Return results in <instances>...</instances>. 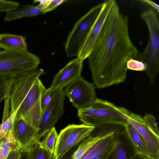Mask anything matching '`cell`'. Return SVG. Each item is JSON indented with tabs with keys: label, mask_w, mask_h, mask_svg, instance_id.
Here are the masks:
<instances>
[{
	"label": "cell",
	"mask_w": 159,
	"mask_h": 159,
	"mask_svg": "<svg viewBox=\"0 0 159 159\" xmlns=\"http://www.w3.org/2000/svg\"><path fill=\"white\" fill-rule=\"evenodd\" d=\"M139 52L130 37L128 17L115 1L88 57L93 84L102 89L124 82L127 61Z\"/></svg>",
	"instance_id": "cell-1"
},
{
	"label": "cell",
	"mask_w": 159,
	"mask_h": 159,
	"mask_svg": "<svg viewBox=\"0 0 159 159\" xmlns=\"http://www.w3.org/2000/svg\"><path fill=\"white\" fill-rule=\"evenodd\" d=\"M42 68L14 75L9 95L10 114L18 109L15 119L22 118L37 129L41 114L40 98L46 89L39 77Z\"/></svg>",
	"instance_id": "cell-2"
},
{
	"label": "cell",
	"mask_w": 159,
	"mask_h": 159,
	"mask_svg": "<svg viewBox=\"0 0 159 159\" xmlns=\"http://www.w3.org/2000/svg\"><path fill=\"white\" fill-rule=\"evenodd\" d=\"M129 112L124 107L96 98L90 106L78 110V116L83 124L95 127L111 124L124 125L128 123L125 116Z\"/></svg>",
	"instance_id": "cell-3"
},
{
	"label": "cell",
	"mask_w": 159,
	"mask_h": 159,
	"mask_svg": "<svg viewBox=\"0 0 159 159\" xmlns=\"http://www.w3.org/2000/svg\"><path fill=\"white\" fill-rule=\"evenodd\" d=\"M141 17L145 23L149 32L148 43L143 52H139L136 59L145 63V71L153 84L159 71V22L157 12L152 8L143 12Z\"/></svg>",
	"instance_id": "cell-4"
},
{
	"label": "cell",
	"mask_w": 159,
	"mask_h": 159,
	"mask_svg": "<svg viewBox=\"0 0 159 159\" xmlns=\"http://www.w3.org/2000/svg\"><path fill=\"white\" fill-rule=\"evenodd\" d=\"M102 3L91 8L75 23L65 44V50L69 57H77L93 25L102 8Z\"/></svg>",
	"instance_id": "cell-5"
},
{
	"label": "cell",
	"mask_w": 159,
	"mask_h": 159,
	"mask_svg": "<svg viewBox=\"0 0 159 159\" xmlns=\"http://www.w3.org/2000/svg\"><path fill=\"white\" fill-rule=\"evenodd\" d=\"M40 60L28 51L0 50V74L15 75L37 69Z\"/></svg>",
	"instance_id": "cell-6"
},
{
	"label": "cell",
	"mask_w": 159,
	"mask_h": 159,
	"mask_svg": "<svg viewBox=\"0 0 159 159\" xmlns=\"http://www.w3.org/2000/svg\"><path fill=\"white\" fill-rule=\"evenodd\" d=\"M125 120L142 137L153 158L159 159V132L154 116L147 114L142 117L130 111L125 116Z\"/></svg>",
	"instance_id": "cell-7"
},
{
	"label": "cell",
	"mask_w": 159,
	"mask_h": 159,
	"mask_svg": "<svg viewBox=\"0 0 159 159\" xmlns=\"http://www.w3.org/2000/svg\"><path fill=\"white\" fill-rule=\"evenodd\" d=\"M95 127L84 124H70L58 134L52 159H61L72 148L89 136Z\"/></svg>",
	"instance_id": "cell-8"
},
{
	"label": "cell",
	"mask_w": 159,
	"mask_h": 159,
	"mask_svg": "<svg viewBox=\"0 0 159 159\" xmlns=\"http://www.w3.org/2000/svg\"><path fill=\"white\" fill-rule=\"evenodd\" d=\"M65 96L63 89L53 92L51 102L41 114L37 128V141H40L62 116Z\"/></svg>",
	"instance_id": "cell-9"
},
{
	"label": "cell",
	"mask_w": 159,
	"mask_h": 159,
	"mask_svg": "<svg viewBox=\"0 0 159 159\" xmlns=\"http://www.w3.org/2000/svg\"><path fill=\"white\" fill-rule=\"evenodd\" d=\"M64 90L66 96L78 110L90 106L96 98L94 84L81 76L67 85Z\"/></svg>",
	"instance_id": "cell-10"
},
{
	"label": "cell",
	"mask_w": 159,
	"mask_h": 159,
	"mask_svg": "<svg viewBox=\"0 0 159 159\" xmlns=\"http://www.w3.org/2000/svg\"><path fill=\"white\" fill-rule=\"evenodd\" d=\"M116 1L108 0L102 3L101 11L93 25L79 52L78 58L84 61L91 53L110 11Z\"/></svg>",
	"instance_id": "cell-11"
},
{
	"label": "cell",
	"mask_w": 159,
	"mask_h": 159,
	"mask_svg": "<svg viewBox=\"0 0 159 159\" xmlns=\"http://www.w3.org/2000/svg\"><path fill=\"white\" fill-rule=\"evenodd\" d=\"M83 61L76 57L70 61L55 75L49 89L53 92L63 89L81 76Z\"/></svg>",
	"instance_id": "cell-12"
},
{
	"label": "cell",
	"mask_w": 159,
	"mask_h": 159,
	"mask_svg": "<svg viewBox=\"0 0 159 159\" xmlns=\"http://www.w3.org/2000/svg\"><path fill=\"white\" fill-rule=\"evenodd\" d=\"M11 130L21 148H27L32 143L38 142L37 129L22 118L15 120Z\"/></svg>",
	"instance_id": "cell-13"
},
{
	"label": "cell",
	"mask_w": 159,
	"mask_h": 159,
	"mask_svg": "<svg viewBox=\"0 0 159 159\" xmlns=\"http://www.w3.org/2000/svg\"><path fill=\"white\" fill-rule=\"evenodd\" d=\"M119 132H113L103 138L89 159H107L116 147Z\"/></svg>",
	"instance_id": "cell-14"
},
{
	"label": "cell",
	"mask_w": 159,
	"mask_h": 159,
	"mask_svg": "<svg viewBox=\"0 0 159 159\" xmlns=\"http://www.w3.org/2000/svg\"><path fill=\"white\" fill-rule=\"evenodd\" d=\"M0 48L3 50L16 51H28L25 38L22 35L0 34Z\"/></svg>",
	"instance_id": "cell-15"
},
{
	"label": "cell",
	"mask_w": 159,
	"mask_h": 159,
	"mask_svg": "<svg viewBox=\"0 0 159 159\" xmlns=\"http://www.w3.org/2000/svg\"><path fill=\"white\" fill-rule=\"evenodd\" d=\"M124 126L127 137L134 147V152L154 158L146 143L135 129L128 123Z\"/></svg>",
	"instance_id": "cell-16"
},
{
	"label": "cell",
	"mask_w": 159,
	"mask_h": 159,
	"mask_svg": "<svg viewBox=\"0 0 159 159\" xmlns=\"http://www.w3.org/2000/svg\"><path fill=\"white\" fill-rule=\"evenodd\" d=\"M44 9L37 6L25 5L19 9L7 12L3 20L8 22L23 17L37 16L43 14Z\"/></svg>",
	"instance_id": "cell-17"
},
{
	"label": "cell",
	"mask_w": 159,
	"mask_h": 159,
	"mask_svg": "<svg viewBox=\"0 0 159 159\" xmlns=\"http://www.w3.org/2000/svg\"><path fill=\"white\" fill-rule=\"evenodd\" d=\"M58 136V134L55 128L53 127L44 136L43 139L38 143V145L47 150L53 156Z\"/></svg>",
	"instance_id": "cell-18"
},
{
	"label": "cell",
	"mask_w": 159,
	"mask_h": 159,
	"mask_svg": "<svg viewBox=\"0 0 159 159\" xmlns=\"http://www.w3.org/2000/svg\"><path fill=\"white\" fill-rule=\"evenodd\" d=\"M124 131L118 132L116 147L107 159H128L129 157L125 143L121 139Z\"/></svg>",
	"instance_id": "cell-19"
},
{
	"label": "cell",
	"mask_w": 159,
	"mask_h": 159,
	"mask_svg": "<svg viewBox=\"0 0 159 159\" xmlns=\"http://www.w3.org/2000/svg\"><path fill=\"white\" fill-rule=\"evenodd\" d=\"M14 75L0 74V103L3 99L9 97Z\"/></svg>",
	"instance_id": "cell-20"
},
{
	"label": "cell",
	"mask_w": 159,
	"mask_h": 159,
	"mask_svg": "<svg viewBox=\"0 0 159 159\" xmlns=\"http://www.w3.org/2000/svg\"><path fill=\"white\" fill-rule=\"evenodd\" d=\"M38 142H34L27 148L30 151L35 159H52L53 156L47 150L39 147L38 145Z\"/></svg>",
	"instance_id": "cell-21"
},
{
	"label": "cell",
	"mask_w": 159,
	"mask_h": 159,
	"mask_svg": "<svg viewBox=\"0 0 159 159\" xmlns=\"http://www.w3.org/2000/svg\"><path fill=\"white\" fill-rule=\"evenodd\" d=\"M18 109L10 114L8 116L2 121L0 124V133L4 135L8 133L11 130L15 120Z\"/></svg>",
	"instance_id": "cell-22"
},
{
	"label": "cell",
	"mask_w": 159,
	"mask_h": 159,
	"mask_svg": "<svg viewBox=\"0 0 159 159\" xmlns=\"http://www.w3.org/2000/svg\"><path fill=\"white\" fill-rule=\"evenodd\" d=\"M127 70L137 71H145L147 66L143 62L131 58L128 60L126 64Z\"/></svg>",
	"instance_id": "cell-23"
},
{
	"label": "cell",
	"mask_w": 159,
	"mask_h": 159,
	"mask_svg": "<svg viewBox=\"0 0 159 159\" xmlns=\"http://www.w3.org/2000/svg\"><path fill=\"white\" fill-rule=\"evenodd\" d=\"M53 92L49 88L46 89L42 93L40 100L41 113L51 102Z\"/></svg>",
	"instance_id": "cell-24"
},
{
	"label": "cell",
	"mask_w": 159,
	"mask_h": 159,
	"mask_svg": "<svg viewBox=\"0 0 159 159\" xmlns=\"http://www.w3.org/2000/svg\"><path fill=\"white\" fill-rule=\"evenodd\" d=\"M19 5V2L15 1L0 0V12H7L16 10Z\"/></svg>",
	"instance_id": "cell-25"
},
{
	"label": "cell",
	"mask_w": 159,
	"mask_h": 159,
	"mask_svg": "<svg viewBox=\"0 0 159 159\" xmlns=\"http://www.w3.org/2000/svg\"><path fill=\"white\" fill-rule=\"evenodd\" d=\"M65 1L64 0H51L48 6L44 9L43 14L54 10Z\"/></svg>",
	"instance_id": "cell-26"
},
{
	"label": "cell",
	"mask_w": 159,
	"mask_h": 159,
	"mask_svg": "<svg viewBox=\"0 0 159 159\" xmlns=\"http://www.w3.org/2000/svg\"><path fill=\"white\" fill-rule=\"evenodd\" d=\"M20 153L19 159H35L30 151L27 148H21Z\"/></svg>",
	"instance_id": "cell-27"
},
{
	"label": "cell",
	"mask_w": 159,
	"mask_h": 159,
	"mask_svg": "<svg viewBox=\"0 0 159 159\" xmlns=\"http://www.w3.org/2000/svg\"><path fill=\"white\" fill-rule=\"evenodd\" d=\"M103 138L99 140L94 145H93L91 148H90V149H89L83 155V156L81 157L80 159H89L92 152L95 149V148L97 147L98 145L101 142V141Z\"/></svg>",
	"instance_id": "cell-28"
},
{
	"label": "cell",
	"mask_w": 159,
	"mask_h": 159,
	"mask_svg": "<svg viewBox=\"0 0 159 159\" xmlns=\"http://www.w3.org/2000/svg\"><path fill=\"white\" fill-rule=\"evenodd\" d=\"M137 1L148 5L152 8L158 13L159 11V5L155 2L150 0H139Z\"/></svg>",
	"instance_id": "cell-29"
},
{
	"label": "cell",
	"mask_w": 159,
	"mask_h": 159,
	"mask_svg": "<svg viewBox=\"0 0 159 159\" xmlns=\"http://www.w3.org/2000/svg\"><path fill=\"white\" fill-rule=\"evenodd\" d=\"M20 149L11 151L6 159H19L20 156Z\"/></svg>",
	"instance_id": "cell-30"
},
{
	"label": "cell",
	"mask_w": 159,
	"mask_h": 159,
	"mask_svg": "<svg viewBox=\"0 0 159 159\" xmlns=\"http://www.w3.org/2000/svg\"><path fill=\"white\" fill-rule=\"evenodd\" d=\"M128 159H154L151 157L135 153L129 156Z\"/></svg>",
	"instance_id": "cell-31"
},
{
	"label": "cell",
	"mask_w": 159,
	"mask_h": 159,
	"mask_svg": "<svg viewBox=\"0 0 159 159\" xmlns=\"http://www.w3.org/2000/svg\"><path fill=\"white\" fill-rule=\"evenodd\" d=\"M11 151L9 148H0V159H6Z\"/></svg>",
	"instance_id": "cell-32"
},
{
	"label": "cell",
	"mask_w": 159,
	"mask_h": 159,
	"mask_svg": "<svg viewBox=\"0 0 159 159\" xmlns=\"http://www.w3.org/2000/svg\"><path fill=\"white\" fill-rule=\"evenodd\" d=\"M51 0H38L35 2L39 3L37 5L39 7L44 9L49 5Z\"/></svg>",
	"instance_id": "cell-33"
},
{
	"label": "cell",
	"mask_w": 159,
	"mask_h": 159,
	"mask_svg": "<svg viewBox=\"0 0 159 159\" xmlns=\"http://www.w3.org/2000/svg\"><path fill=\"white\" fill-rule=\"evenodd\" d=\"M5 135H4L0 133V145Z\"/></svg>",
	"instance_id": "cell-34"
}]
</instances>
